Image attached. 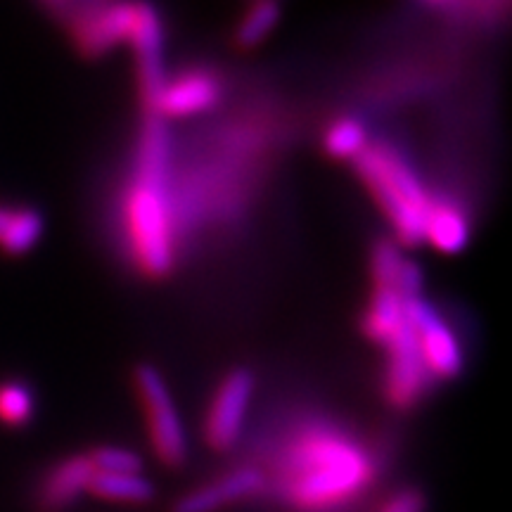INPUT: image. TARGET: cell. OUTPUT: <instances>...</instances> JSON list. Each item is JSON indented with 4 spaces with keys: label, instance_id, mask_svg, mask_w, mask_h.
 I'll list each match as a JSON object with an SVG mask.
<instances>
[{
    "label": "cell",
    "instance_id": "obj_1",
    "mask_svg": "<svg viewBox=\"0 0 512 512\" xmlns=\"http://www.w3.org/2000/svg\"><path fill=\"white\" fill-rule=\"evenodd\" d=\"M124 230L136 266L162 278L176 261V209L171 195V136L147 114L138 136L136 171L124 195Z\"/></svg>",
    "mask_w": 512,
    "mask_h": 512
},
{
    "label": "cell",
    "instance_id": "obj_20",
    "mask_svg": "<svg viewBox=\"0 0 512 512\" xmlns=\"http://www.w3.org/2000/svg\"><path fill=\"white\" fill-rule=\"evenodd\" d=\"M34 415V396L22 382H0V422L24 425Z\"/></svg>",
    "mask_w": 512,
    "mask_h": 512
},
{
    "label": "cell",
    "instance_id": "obj_13",
    "mask_svg": "<svg viewBox=\"0 0 512 512\" xmlns=\"http://www.w3.org/2000/svg\"><path fill=\"white\" fill-rule=\"evenodd\" d=\"M467 240H470V223L463 209L456 202L432 200L425 230H422V242H430L444 254H456L467 245Z\"/></svg>",
    "mask_w": 512,
    "mask_h": 512
},
{
    "label": "cell",
    "instance_id": "obj_19",
    "mask_svg": "<svg viewBox=\"0 0 512 512\" xmlns=\"http://www.w3.org/2000/svg\"><path fill=\"white\" fill-rule=\"evenodd\" d=\"M406 261L408 259L401 254L399 245H394V242H387V240L377 242L373 249V256H370V275H373L375 287H392V290H396Z\"/></svg>",
    "mask_w": 512,
    "mask_h": 512
},
{
    "label": "cell",
    "instance_id": "obj_7",
    "mask_svg": "<svg viewBox=\"0 0 512 512\" xmlns=\"http://www.w3.org/2000/svg\"><path fill=\"white\" fill-rule=\"evenodd\" d=\"M382 347L387 351L384 394L396 408H411L430 387L432 377L422 361L418 337H415L408 318L387 342H382Z\"/></svg>",
    "mask_w": 512,
    "mask_h": 512
},
{
    "label": "cell",
    "instance_id": "obj_4",
    "mask_svg": "<svg viewBox=\"0 0 512 512\" xmlns=\"http://www.w3.org/2000/svg\"><path fill=\"white\" fill-rule=\"evenodd\" d=\"M136 387L145 408L150 441L159 460L169 467L183 465L188 458V441H185L181 415L164 377L152 366H140L136 370Z\"/></svg>",
    "mask_w": 512,
    "mask_h": 512
},
{
    "label": "cell",
    "instance_id": "obj_5",
    "mask_svg": "<svg viewBox=\"0 0 512 512\" xmlns=\"http://www.w3.org/2000/svg\"><path fill=\"white\" fill-rule=\"evenodd\" d=\"M140 0H95L72 10V36L81 53L105 55L128 43L136 29Z\"/></svg>",
    "mask_w": 512,
    "mask_h": 512
},
{
    "label": "cell",
    "instance_id": "obj_18",
    "mask_svg": "<svg viewBox=\"0 0 512 512\" xmlns=\"http://www.w3.org/2000/svg\"><path fill=\"white\" fill-rule=\"evenodd\" d=\"M280 10L275 0H256L252 8L247 10V15L242 17L235 31V43L240 48H254L259 46L264 38L271 34L275 24H278Z\"/></svg>",
    "mask_w": 512,
    "mask_h": 512
},
{
    "label": "cell",
    "instance_id": "obj_24",
    "mask_svg": "<svg viewBox=\"0 0 512 512\" xmlns=\"http://www.w3.org/2000/svg\"><path fill=\"white\" fill-rule=\"evenodd\" d=\"M43 3L55 5V8H60V10H72L74 0H43Z\"/></svg>",
    "mask_w": 512,
    "mask_h": 512
},
{
    "label": "cell",
    "instance_id": "obj_6",
    "mask_svg": "<svg viewBox=\"0 0 512 512\" xmlns=\"http://www.w3.org/2000/svg\"><path fill=\"white\" fill-rule=\"evenodd\" d=\"M406 318L418 337L422 361L430 377H439V380L456 377L463 370V349H460L456 332L441 318V313L418 294V297L406 299Z\"/></svg>",
    "mask_w": 512,
    "mask_h": 512
},
{
    "label": "cell",
    "instance_id": "obj_22",
    "mask_svg": "<svg viewBox=\"0 0 512 512\" xmlns=\"http://www.w3.org/2000/svg\"><path fill=\"white\" fill-rule=\"evenodd\" d=\"M380 512H425V496L420 491L408 489L389 498Z\"/></svg>",
    "mask_w": 512,
    "mask_h": 512
},
{
    "label": "cell",
    "instance_id": "obj_23",
    "mask_svg": "<svg viewBox=\"0 0 512 512\" xmlns=\"http://www.w3.org/2000/svg\"><path fill=\"white\" fill-rule=\"evenodd\" d=\"M12 209H15V207H10V204H0V235H3V230L8 228Z\"/></svg>",
    "mask_w": 512,
    "mask_h": 512
},
{
    "label": "cell",
    "instance_id": "obj_25",
    "mask_svg": "<svg viewBox=\"0 0 512 512\" xmlns=\"http://www.w3.org/2000/svg\"><path fill=\"white\" fill-rule=\"evenodd\" d=\"M427 5H434V8H448V5H456L458 0H425Z\"/></svg>",
    "mask_w": 512,
    "mask_h": 512
},
{
    "label": "cell",
    "instance_id": "obj_21",
    "mask_svg": "<svg viewBox=\"0 0 512 512\" xmlns=\"http://www.w3.org/2000/svg\"><path fill=\"white\" fill-rule=\"evenodd\" d=\"M88 458H91L95 472H105V475H138L143 470V460L133 451L119 446L95 448Z\"/></svg>",
    "mask_w": 512,
    "mask_h": 512
},
{
    "label": "cell",
    "instance_id": "obj_3",
    "mask_svg": "<svg viewBox=\"0 0 512 512\" xmlns=\"http://www.w3.org/2000/svg\"><path fill=\"white\" fill-rule=\"evenodd\" d=\"M354 164L370 195L394 226L396 238L406 245L422 242L427 211L434 197L422 185L408 159L389 143H370Z\"/></svg>",
    "mask_w": 512,
    "mask_h": 512
},
{
    "label": "cell",
    "instance_id": "obj_9",
    "mask_svg": "<svg viewBox=\"0 0 512 512\" xmlns=\"http://www.w3.org/2000/svg\"><path fill=\"white\" fill-rule=\"evenodd\" d=\"M252 396L254 375L249 370L235 368L223 377L204 420V437L211 446L226 451L238 441Z\"/></svg>",
    "mask_w": 512,
    "mask_h": 512
},
{
    "label": "cell",
    "instance_id": "obj_11",
    "mask_svg": "<svg viewBox=\"0 0 512 512\" xmlns=\"http://www.w3.org/2000/svg\"><path fill=\"white\" fill-rule=\"evenodd\" d=\"M95 467L88 456H74L62 460L60 465L48 472L38 489V505L46 512H60L69 508L83 491H88Z\"/></svg>",
    "mask_w": 512,
    "mask_h": 512
},
{
    "label": "cell",
    "instance_id": "obj_16",
    "mask_svg": "<svg viewBox=\"0 0 512 512\" xmlns=\"http://www.w3.org/2000/svg\"><path fill=\"white\" fill-rule=\"evenodd\" d=\"M88 491L107 501L121 503H147L155 496V486L140 475H105V472H95Z\"/></svg>",
    "mask_w": 512,
    "mask_h": 512
},
{
    "label": "cell",
    "instance_id": "obj_12",
    "mask_svg": "<svg viewBox=\"0 0 512 512\" xmlns=\"http://www.w3.org/2000/svg\"><path fill=\"white\" fill-rule=\"evenodd\" d=\"M264 486V475L259 470H238L233 475L216 479L202 489L190 491L183 498H178L174 512H214L223 505L240 501Z\"/></svg>",
    "mask_w": 512,
    "mask_h": 512
},
{
    "label": "cell",
    "instance_id": "obj_10",
    "mask_svg": "<svg viewBox=\"0 0 512 512\" xmlns=\"http://www.w3.org/2000/svg\"><path fill=\"white\" fill-rule=\"evenodd\" d=\"M128 46L133 48L138 60V76H140V91H143L145 107L155 102L159 88L166 81V64H164V24L159 17L157 8L147 0L138 3V19L136 29H133Z\"/></svg>",
    "mask_w": 512,
    "mask_h": 512
},
{
    "label": "cell",
    "instance_id": "obj_8",
    "mask_svg": "<svg viewBox=\"0 0 512 512\" xmlns=\"http://www.w3.org/2000/svg\"><path fill=\"white\" fill-rule=\"evenodd\" d=\"M221 100V81L209 69H185L181 74L166 76L155 102L147 114L159 119H185L214 110Z\"/></svg>",
    "mask_w": 512,
    "mask_h": 512
},
{
    "label": "cell",
    "instance_id": "obj_17",
    "mask_svg": "<svg viewBox=\"0 0 512 512\" xmlns=\"http://www.w3.org/2000/svg\"><path fill=\"white\" fill-rule=\"evenodd\" d=\"M325 152L335 159H354L370 145L368 128L356 117H339L332 121L323 138Z\"/></svg>",
    "mask_w": 512,
    "mask_h": 512
},
{
    "label": "cell",
    "instance_id": "obj_15",
    "mask_svg": "<svg viewBox=\"0 0 512 512\" xmlns=\"http://www.w3.org/2000/svg\"><path fill=\"white\" fill-rule=\"evenodd\" d=\"M43 228H46V221H43L41 211L31 207H15L8 228L0 235V252L10 256L31 252L38 245V240H41Z\"/></svg>",
    "mask_w": 512,
    "mask_h": 512
},
{
    "label": "cell",
    "instance_id": "obj_2",
    "mask_svg": "<svg viewBox=\"0 0 512 512\" xmlns=\"http://www.w3.org/2000/svg\"><path fill=\"white\" fill-rule=\"evenodd\" d=\"M370 475L366 453L332 427H309L287 456V491L306 510H323L354 496Z\"/></svg>",
    "mask_w": 512,
    "mask_h": 512
},
{
    "label": "cell",
    "instance_id": "obj_14",
    "mask_svg": "<svg viewBox=\"0 0 512 512\" xmlns=\"http://www.w3.org/2000/svg\"><path fill=\"white\" fill-rule=\"evenodd\" d=\"M406 320V297L392 287H375L366 313H363V332L382 344L401 328Z\"/></svg>",
    "mask_w": 512,
    "mask_h": 512
}]
</instances>
